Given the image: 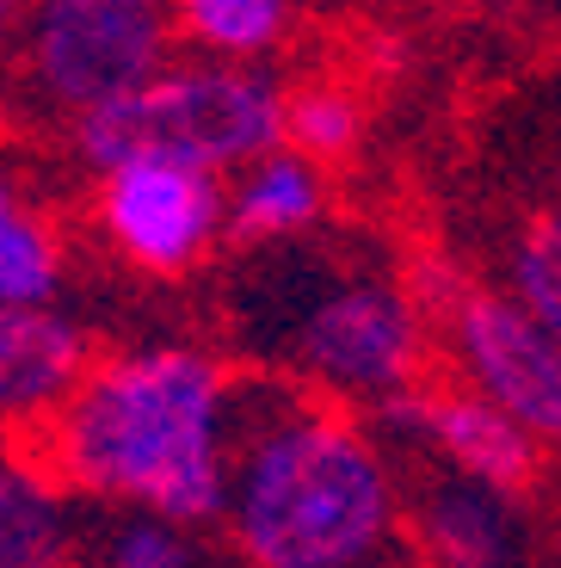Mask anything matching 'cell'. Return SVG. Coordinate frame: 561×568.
<instances>
[{"mask_svg": "<svg viewBox=\"0 0 561 568\" xmlns=\"http://www.w3.org/2000/svg\"><path fill=\"white\" fill-rule=\"evenodd\" d=\"M247 568H414L401 464L351 408L241 377L223 519Z\"/></svg>", "mask_w": 561, "mask_h": 568, "instance_id": "1", "label": "cell"}, {"mask_svg": "<svg viewBox=\"0 0 561 568\" xmlns=\"http://www.w3.org/2000/svg\"><path fill=\"white\" fill-rule=\"evenodd\" d=\"M235 389L241 377L204 346L93 358L81 389L43 426L38 464L69 495L204 531L223 519Z\"/></svg>", "mask_w": 561, "mask_h": 568, "instance_id": "2", "label": "cell"}, {"mask_svg": "<svg viewBox=\"0 0 561 568\" xmlns=\"http://www.w3.org/2000/svg\"><path fill=\"white\" fill-rule=\"evenodd\" d=\"M272 358L284 384L334 408H377L432 377V327L382 272H290L278 278Z\"/></svg>", "mask_w": 561, "mask_h": 568, "instance_id": "3", "label": "cell"}, {"mask_svg": "<svg viewBox=\"0 0 561 568\" xmlns=\"http://www.w3.org/2000/svg\"><path fill=\"white\" fill-rule=\"evenodd\" d=\"M278 112L284 93L266 74L223 69V62H192V69L167 62L136 93L74 118V149L99 173L130 161H173L223 180L278 149Z\"/></svg>", "mask_w": 561, "mask_h": 568, "instance_id": "4", "label": "cell"}, {"mask_svg": "<svg viewBox=\"0 0 561 568\" xmlns=\"http://www.w3.org/2000/svg\"><path fill=\"white\" fill-rule=\"evenodd\" d=\"M167 0H38L26 19V69L38 93L86 118L167 69Z\"/></svg>", "mask_w": 561, "mask_h": 568, "instance_id": "5", "label": "cell"}, {"mask_svg": "<svg viewBox=\"0 0 561 568\" xmlns=\"http://www.w3.org/2000/svg\"><path fill=\"white\" fill-rule=\"evenodd\" d=\"M358 420L377 433V445L407 464H438L457 469L469 483L506 488V495H531L543 476V445L524 433L519 420H506L500 408H488L481 396H469L463 384H414L382 396L377 408H365Z\"/></svg>", "mask_w": 561, "mask_h": 568, "instance_id": "6", "label": "cell"}, {"mask_svg": "<svg viewBox=\"0 0 561 568\" xmlns=\"http://www.w3.org/2000/svg\"><path fill=\"white\" fill-rule=\"evenodd\" d=\"M445 346L469 396L500 408L506 420H519L537 445L561 433V346L506 291L476 284L445 315Z\"/></svg>", "mask_w": 561, "mask_h": 568, "instance_id": "7", "label": "cell"}, {"mask_svg": "<svg viewBox=\"0 0 561 568\" xmlns=\"http://www.w3.org/2000/svg\"><path fill=\"white\" fill-rule=\"evenodd\" d=\"M99 229L130 266L180 278L223 242V180L173 161H130L99 173Z\"/></svg>", "mask_w": 561, "mask_h": 568, "instance_id": "8", "label": "cell"}, {"mask_svg": "<svg viewBox=\"0 0 561 568\" xmlns=\"http://www.w3.org/2000/svg\"><path fill=\"white\" fill-rule=\"evenodd\" d=\"M401 531L414 568H543L531 500L438 464L401 469Z\"/></svg>", "mask_w": 561, "mask_h": 568, "instance_id": "9", "label": "cell"}, {"mask_svg": "<svg viewBox=\"0 0 561 568\" xmlns=\"http://www.w3.org/2000/svg\"><path fill=\"white\" fill-rule=\"evenodd\" d=\"M93 341L57 310H0V433L50 426L81 389Z\"/></svg>", "mask_w": 561, "mask_h": 568, "instance_id": "10", "label": "cell"}, {"mask_svg": "<svg viewBox=\"0 0 561 568\" xmlns=\"http://www.w3.org/2000/svg\"><path fill=\"white\" fill-rule=\"evenodd\" d=\"M0 568H81L74 495L19 445H0Z\"/></svg>", "mask_w": 561, "mask_h": 568, "instance_id": "11", "label": "cell"}, {"mask_svg": "<svg viewBox=\"0 0 561 568\" xmlns=\"http://www.w3.org/2000/svg\"><path fill=\"white\" fill-rule=\"evenodd\" d=\"M327 216V180L322 168L296 161L290 149L247 161L235 173V192H223V235L241 247H290Z\"/></svg>", "mask_w": 561, "mask_h": 568, "instance_id": "12", "label": "cell"}, {"mask_svg": "<svg viewBox=\"0 0 561 568\" xmlns=\"http://www.w3.org/2000/svg\"><path fill=\"white\" fill-rule=\"evenodd\" d=\"M290 19L296 0H167L173 38L197 43L204 62H223V69L272 57L290 38Z\"/></svg>", "mask_w": 561, "mask_h": 568, "instance_id": "13", "label": "cell"}, {"mask_svg": "<svg viewBox=\"0 0 561 568\" xmlns=\"http://www.w3.org/2000/svg\"><path fill=\"white\" fill-rule=\"evenodd\" d=\"M358 130H365V105L351 100L339 81H309V87H296V93H284L278 149H290L309 168L346 161L358 149Z\"/></svg>", "mask_w": 561, "mask_h": 568, "instance_id": "14", "label": "cell"}, {"mask_svg": "<svg viewBox=\"0 0 561 568\" xmlns=\"http://www.w3.org/2000/svg\"><path fill=\"white\" fill-rule=\"evenodd\" d=\"M57 284H62L57 235L26 204H7L0 211V310H50Z\"/></svg>", "mask_w": 561, "mask_h": 568, "instance_id": "15", "label": "cell"}, {"mask_svg": "<svg viewBox=\"0 0 561 568\" xmlns=\"http://www.w3.org/2000/svg\"><path fill=\"white\" fill-rule=\"evenodd\" d=\"M93 568H223L204 531L173 526V519H149V513H124L105 526Z\"/></svg>", "mask_w": 561, "mask_h": 568, "instance_id": "16", "label": "cell"}, {"mask_svg": "<svg viewBox=\"0 0 561 568\" xmlns=\"http://www.w3.org/2000/svg\"><path fill=\"white\" fill-rule=\"evenodd\" d=\"M506 297L519 303L531 322H543L549 334H561V229L555 216L531 223L512 247V266H506Z\"/></svg>", "mask_w": 561, "mask_h": 568, "instance_id": "17", "label": "cell"}, {"mask_svg": "<svg viewBox=\"0 0 561 568\" xmlns=\"http://www.w3.org/2000/svg\"><path fill=\"white\" fill-rule=\"evenodd\" d=\"M395 284L407 291V303L420 310V322H426V327H445V315L457 310V303H463L469 291H476V278H469V272L457 266V260H445V254H420Z\"/></svg>", "mask_w": 561, "mask_h": 568, "instance_id": "18", "label": "cell"}, {"mask_svg": "<svg viewBox=\"0 0 561 568\" xmlns=\"http://www.w3.org/2000/svg\"><path fill=\"white\" fill-rule=\"evenodd\" d=\"M26 19H31V0H0V57L13 50V38H26Z\"/></svg>", "mask_w": 561, "mask_h": 568, "instance_id": "19", "label": "cell"}, {"mask_svg": "<svg viewBox=\"0 0 561 568\" xmlns=\"http://www.w3.org/2000/svg\"><path fill=\"white\" fill-rule=\"evenodd\" d=\"M7 204H19V199H13V185H7V173H0V211H7Z\"/></svg>", "mask_w": 561, "mask_h": 568, "instance_id": "20", "label": "cell"}]
</instances>
